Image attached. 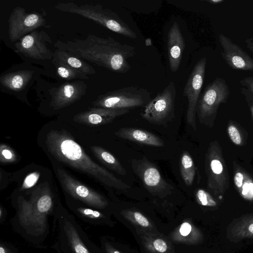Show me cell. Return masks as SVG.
Wrapping results in <instances>:
<instances>
[{
  "mask_svg": "<svg viewBox=\"0 0 253 253\" xmlns=\"http://www.w3.org/2000/svg\"><path fill=\"white\" fill-rule=\"evenodd\" d=\"M151 100L150 93L147 89L132 85L100 95L92 104L95 107L129 110L144 107Z\"/></svg>",
  "mask_w": 253,
  "mask_h": 253,
  "instance_id": "7",
  "label": "cell"
},
{
  "mask_svg": "<svg viewBox=\"0 0 253 253\" xmlns=\"http://www.w3.org/2000/svg\"><path fill=\"white\" fill-rule=\"evenodd\" d=\"M87 87L83 80L66 82L51 87L49 90L51 108L59 110L70 106L85 95Z\"/></svg>",
  "mask_w": 253,
  "mask_h": 253,
  "instance_id": "16",
  "label": "cell"
},
{
  "mask_svg": "<svg viewBox=\"0 0 253 253\" xmlns=\"http://www.w3.org/2000/svg\"><path fill=\"white\" fill-rule=\"evenodd\" d=\"M114 133L121 138L142 145L154 147H163L165 145L161 138L150 131L141 128L122 127Z\"/></svg>",
  "mask_w": 253,
  "mask_h": 253,
  "instance_id": "20",
  "label": "cell"
},
{
  "mask_svg": "<svg viewBox=\"0 0 253 253\" xmlns=\"http://www.w3.org/2000/svg\"><path fill=\"white\" fill-rule=\"evenodd\" d=\"M6 212L5 209L1 206L0 208V221L1 223H2L5 218Z\"/></svg>",
  "mask_w": 253,
  "mask_h": 253,
  "instance_id": "38",
  "label": "cell"
},
{
  "mask_svg": "<svg viewBox=\"0 0 253 253\" xmlns=\"http://www.w3.org/2000/svg\"><path fill=\"white\" fill-rule=\"evenodd\" d=\"M179 169L181 176L185 184L191 186L196 174V167L189 153L183 151L179 160Z\"/></svg>",
  "mask_w": 253,
  "mask_h": 253,
  "instance_id": "24",
  "label": "cell"
},
{
  "mask_svg": "<svg viewBox=\"0 0 253 253\" xmlns=\"http://www.w3.org/2000/svg\"><path fill=\"white\" fill-rule=\"evenodd\" d=\"M206 64V57L198 60L192 70L183 89V95L187 97L188 101L186 122L195 130L197 128L196 108L204 83Z\"/></svg>",
  "mask_w": 253,
  "mask_h": 253,
  "instance_id": "14",
  "label": "cell"
},
{
  "mask_svg": "<svg viewBox=\"0 0 253 253\" xmlns=\"http://www.w3.org/2000/svg\"><path fill=\"white\" fill-rule=\"evenodd\" d=\"M247 48L253 53V38H250L245 40Z\"/></svg>",
  "mask_w": 253,
  "mask_h": 253,
  "instance_id": "37",
  "label": "cell"
},
{
  "mask_svg": "<svg viewBox=\"0 0 253 253\" xmlns=\"http://www.w3.org/2000/svg\"><path fill=\"white\" fill-rule=\"evenodd\" d=\"M104 248L106 253H121L108 242L104 243Z\"/></svg>",
  "mask_w": 253,
  "mask_h": 253,
  "instance_id": "36",
  "label": "cell"
},
{
  "mask_svg": "<svg viewBox=\"0 0 253 253\" xmlns=\"http://www.w3.org/2000/svg\"><path fill=\"white\" fill-rule=\"evenodd\" d=\"M40 175V173L37 171L32 172L28 174L24 180L21 187V190H24L34 186L39 179Z\"/></svg>",
  "mask_w": 253,
  "mask_h": 253,
  "instance_id": "31",
  "label": "cell"
},
{
  "mask_svg": "<svg viewBox=\"0 0 253 253\" xmlns=\"http://www.w3.org/2000/svg\"><path fill=\"white\" fill-rule=\"evenodd\" d=\"M0 253H18L16 249L12 245L5 242L0 244Z\"/></svg>",
  "mask_w": 253,
  "mask_h": 253,
  "instance_id": "34",
  "label": "cell"
},
{
  "mask_svg": "<svg viewBox=\"0 0 253 253\" xmlns=\"http://www.w3.org/2000/svg\"><path fill=\"white\" fill-rule=\"evenodd\" d=\"M90 149L94 156L105 167L121 175L126 174L125 168L110 152L99 146H92Z\"/></svg>",
  "mask_w": 253,
  "mask_h": 253,
  "instance_id": "22",
  "label": "cell"
},
{
  "mask_svg": "<svg viewBox=\"0 0 253 253\" xmlns=\"http://www.w3.org/2000/svg\"><path fill=\"white\" fill-rule=\"evenodd\" d=\"M52 43L51 38L45 31L36 30L15 42L14 50L25 59L51 62L54 52L48 45Z\"/></svg>",
  "mask_w": 253,
  "mask_h": 253,
  "instance_id": "10",
  "label": "cell"
},
{
  "mask_svg": "<svg viewBox=\"0 0 253 253\" xmlns=\"http://www.w3.org/2000/svg\"><path fill=\"white\" fill-rule=\"evenodd\" d=\"M53 195L47 186H39L29 199L17 202L16 224L29 237H43L48 233V217L54 213Z\"/></svg>",
  "mask_w": 253,
  "mask_h": 253,
  "instance_id": "3",
  "label": "cell"
},
{
  "mask_svg": "<svg viewBox=\"0 0 253 253\" xmlns=\"http://www.w3.org/2000/svg\"><path fill=\"white\" fill-rule=\"evenodd\" d=\"M240 84L253 93V77H247L241 79Z\"/></svg>",
  "mask_w": 253,
  "mask_h": 253,
  "instance_id": "35",
  "label": "cell"
},
{
  "mask_svg": "<svg viewBox=\"0 0 253 253\" xmlns=\"http://www.w3.org/2000/svg\"><path fill=\"white\" fill-rule=\"evenodd\" d=\"M228 133L231 141L235 144L240 145L242 144V138L238 128L234 125L228 127Z\"/></svg>",
  "mask_w": 253,
  "mask_h": 253,
  "instance_id": "32",
  "label": "cell"
},
{
  "mask_svg": "<svg viewBox=\"0 0 253 253\" xmlns=\"http://www.w3.org/2000/svg\"><path fill=\"white\" fill-rule=\"evenodd\" d=\"M46 13L38 12L27 13L21 6L15 7L8 19V33L10 41L15 42L27 34L45 26Z\"/></svg>",
  "mask_w": 253,
  "mask_h": 253,
  "instance_id": "12",
  "label": "cell"
},
{
  "mask_svg": "<svg viewBox=\"0 0 253 253\" xmlns=\"http://www.w3.org/2000/svg\"><path fill=\"white\" fill-rule=\"evenodd\" d=\"M58 10L76 14L91 20L118 34L135 39L136 34L115 12L99 4L78 5L72 2H60L54 6Z\"/></svg>",
  "mask_w": 253,
  "mask_h": 253,
  "instance_id": "5",
  "label": "cell"
},
{
  "mask_svg": "<svg viewBox=\"0 0 253 253\" xmlns=\"http://www.w3.org/2000/svg\"><path fill=\"white\" fill-rule=\"evenodd\" d=\"M17 155L14 151L9 146L1 144L0 146V162L2 165L16 162Z\"/></svg>",
  "mask_w": 253,
  "mask_h": 253,
  "instance_id": "29",
  "label": "cell"
},
{
  "mask_svg": "<svg viewBox=\"0 0 253 253\" xmlns=\"http://www.w3.org/2000/svg\"><path fill=\"white\" fill-rule=\"evenodd\" d=\"M71 209L79 218L90 224H103L107 221L106 215L98 209L85 207H76Z\"/></svg>",
  "mask_w": 253,
  "mask_h": 253,
  "instance_id": "23",
  "label": "cell"
},
{
  "mask_svg": "<svg viewBox=\"0 0 253 253\" xmlns=\"http://www.w3.org/2000/svg\"><path fill=\"white\" fill-rule=\"evenodd\" d=\"M224 0H207V2L211 3L212 4L220 3L223 2Z\"/></svg>",
  "mask_w": 253,
  "mask_h": 253,
  "instance_id": "39",
  "label": "cell"
},
{
  "mask_svg": "<svg viewBox=\"0 0 253 253\" xmlns=\"http://www.w3.org/2000/svg\"><path fill=\"white\" fill-rule=\"evenodd\" d=\"M57 49L118 73H126L131 68L127 60L134 56L135 48L122 44L113 38H104L89 34L83 39H75L54 44Z\"/></svg>",
  "mask_w": 253,
  "mask_h": 253,
  "instance_id": "1",
  "label": "cell"
},
{
  "mask_svg": "<svg viewBox=\"0 0 253 253\" xmlns=\"http://www.w3.org/2000/svg\"><path fill=\"white\" fill-rule=\"evenodd\" d=\"M142 240L145 247L152 253H166L169 250L168 243L162 238L144 236Z\"/></svg>",
  "mask_w": 253,
  "mask_h": 253,
  "instance_id": "28",
  "label": "cell"
},
{
  "mask_svg": "<svg viewBox=\"0 0 253 253\" xmlns=\"http://www.w3.org/2000/svg\"><path fill=\"white\" fill-rule=\"evenodd\" d=\"M145 44L146 46H148L151 45L152 44L151 40L149 38L146 39L145 41Z\"/></svg>",
  "mask_w": 253,
  "mask_h": 253,
  "instance_id": "40",
  "label": "cell"
},
{
  "mask_svg": "<svg viewBox=\"0 0 253 253\" xmlns=\"http://www.w3.org/2000/svg\"><path fill=\"white\" fill-rule=\"evenodd\" d=\"M54 217L53 248L58 253H95L93 244L73 216L57 210Z\"/></svg>",
  "mask_w": 253,
  "mask_h": 253,
  "instance_id": "4",
  "label": "cell"
},
{
  "mask_svg": "<svg viewBox=\"0 0 253 253\" xmlns=\"http://www.w3.org/2000/svg\"><path fill=\"white\" fill-rule=\"evenodd\" d=\"M250 107V110L253 116V105L250 103H248Z\"/></svg>",
  "mask_w": 253,
  "mask_h": 253,
  "instance_id": "41",
  "label": "cell"
},
{
  "mask_svg": "<svg viewBox=\"0 0 253 253\" xmlns=\"http://www.w3.org/2000/svg\"><path fill=\"white\" fill-rule=\"evenodd\" d=\"M53 62L64 64L79 70L88 76L96 74L95 69L84 60L63 50L57 49L54 51L53 57L51 61V63Z\"/></svg>",
  "mask_w": 253,
  "mask_h": 253,
  "instance_id": "21",
  "label": "cell"
},
{
  "mask_svg": "<svg viewBox=\"0 0 253 253\" xmlns=\"http://www.w3.org/2000/svg\"><path fill=\"white\" fill-rule=\"evenodd\" d=\"M218 144L211 143L205 159V169L208 176V186L220 193L227 188L228 175L222 163Z\"/></svg>",
  "mask_w": 253,
  "mask_h": 253,
  "instance_id": "15",
  "label": "cell"
},
{
  "mask_svg": "<svg viewBox=\"0 0 253 253\" xmlns=\"http://www.w3.org/2000/svg\"><path fill=\"white\" fill-rule=\"evenodd\" d=\"M219 41L222 47L221 56L230 68L241 71L253 70V59L240 46L223 34H219Z\"/></svg>",
  "mask_w": 253,
  "mask_h": 253,
  "instance_id": "17",
  "label": "cell"
},
{
  "mask_svg": "<svg viewBox=\"0 0 253 253\" xmlns=\"http://www.w3.org/2000/svg\"><path fill=\"white\" fill-rule=\"evenodd\" d=\"M56 174L63 190L75 199L98 210H103L108 205L103 196L77 180L65 170L57 169Z\"/></svg>",
  "mask_w": 253,
  "mask_h": 253,
  "instance_id": "13",
  "label": "cell"
},
{
  "mask_svg": "<svg viewBox=\"0 0 253 253\" xmlns=\"http://www.w3.org/2000/svg\"><path fill=\"white\" fill-rule=\"evenodd\" d=\"M230 94L229 87L222 78L216 77L205 87L198 102L196 112L201 123H205L225 103Z\"/></svg>",
  "mask_w": 253,
  "mask_h": 253,
  "instance_id": "9",
  "label": "cell"
},
{
  "mask_svg": "<svg viewBox=\"0 0 253 253\" xmlns=\"http://www.w3.org/2000/svg\"><path fill=\"white\" fill-rule=\"evenodd\" d=\"M129 112L128 109H115L92 107L75 115L73 120L88 126H98L112 122L116 118Z\"/></svg>",
  "mask_w": 253,
  "mask_h": 253,
  "instance_id": "18",
  "label": "cell"
},
{
  "mask_svg": "<svg viewBox=\"0 0 253 253\" xmlns=\"http://www.w3.org/2000/svg\"><path fill=\"white\" fill-rule=\"evenodd\" d=\"M45 143L48 152L58 161L110 187L122 190L130 188L105 168L95 163L66 130H50L47 134Z\"/></svg>",
  "mask_w": 253,
  "mask_h": 253,
  "instance_id": "2",
  "label": "cell"
},
{
  "mask_svg": "<svg viewBox=\"0 0 253 253\" xmlns=\"http://www.w3.org/2000/svg\"><path fill=\"white\" fill-rule=\"evenodd\" d=\"M192 229L191 225L188 222H184L181 224L179 233L181 236L187 237L191 233Z\"/></svg>",
  "mask_w": 253,
  "mask_h": 253,
  "instance_id": "33",
  "label": "cell"
},
{
  "mask_svg": "<svg viewBox=\"0 0 253 253\" xmlns=\"http://www.w3.org/2000/svg\"><path fill=\"white\" fill-rule=\"evenodd\" d=\"M176 88L173 82L151 99L145 106L141 115L151 124L165 125L174 117Z\"/></svg>",
  "mask_w": 253,
  "mask_h": 253,
  "instance_id": "8",
  "label": "cell"
},
{
  "mask_svg": "<svg viewBox=\"0 0 253 253\" xmlns=\"http://www.w3.org/2000/svg\"><path fill=\"white\" fill-rule=\"evenodd\" d=\"M195 196L197 202L202 206L213 207L216 205L211 195L203 189H198Z\"/></svg>",
  "mask_w": 253,
  "mask_h": 253,
  "instance_id": "30",
  "label": "cell"
},
{
  "mask_svg": "<svg viewBox=\"0 0 253 253\" xmlns=\"http://www.w3.org/2000/svg\"><path fill=\"white\" fill-rule=\"evenodd\" d=\"M55 67L57 75L61 79L67 81L75 79L79 80H87L88 76L75 69L59 63H51Z\"/></svg>",
  "mask_w": 253,
  "mask_h": 253,
  "instance_id": "26",
  "label": "cell"
},
{
  "mask_svg": "<svg viewBox=\"0 0 253 253\" xmlns=\"http://www.w3.org/2000/svg\"><path fill=\"white\" fill-rule=\"evenodd\" d=\"M43 71L28 62L14 65L0 74V89L29 104L27 93Z\"/></svg>",
  "mask_w": 253,
  "mask_h": 253,
  "instance_id": "6",
  "label": "cell"
},
{
  "mask_svg": "<svg viewBox=\"0 0 253 253\" xmlns=\"http://www.w3.org/2000/svg\"><path fill=\"white\" fill-rule=\"evenodd\" d=\"M249 230L252 233H253V223L251 224L250 225L249 227Z\"/></svg>",
  "mask_w": 253,
  "mask_h": 253,
  "instance_id": "42",
  "label": "cell"
},
{
  "mask_svg": "<svg viewBox=\"0 0 253 253\" xmlns=\"http://www.w3.org/2000/svg\"><path fill=\"white\" fill-rule=\"evenodd\" d=\"M234 182L241 195L246 199H253V180L245 172L237 171Z\"/></svg>",
  "mask_w": 253,
  "mask_h": 253,
  "instance_id": "25",
  "label": "cell"
},
{
  "mask_svg": "<svg viewBox=\"0 0 253 253\" xmlns=\"http://www.w3.org/2000/svg\"><path fill=\"white\" fill-rule=\"evenodd\" d=\"M131 166L145 188L153 196L164 197L174 190L173 186L163 178L157 167L146 157L132 159Z\"/></svg>",
  "mask_w": 253,
  "mask_h": 253,
  "instance_id": "11",
  "label": "cell"
},
{
  "mask_svg": "<svg viewBox=\"0 0 253 253\" xmlns=\"http://www.w3.org/2000/svg\"><path fill=\"white\" fill-rule=\"evenodd\" d=\"M121 214L133 225L138 226L142 228H152L151 223L140 212L133 210H126L122 211Z\"/></svg>",
  "mask_w": 253,
  "mask_h": 253,
  "instance_id": "27",
  "label": "cell"
},
{
  "mask_svg": "<svg viewBox=\"0 0 253 253\" xmlns=\"http://www.w3.org/2000/svg\"><path fill=\"white\" fill-rule=\"evenodd\" d=\"M168 53L169 68L172 72H176L181 64L185 47V42L178 24L174 22L168 36Z\"/></svg>",
  "mask_w": 253,
  "mask_h": 253,
  "instance_id": "19",
  "label": "cell"
}]
</instances>
